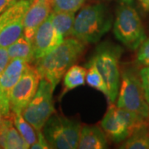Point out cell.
I'll list each match as a JSON object with an SVG mask.
<instances>
[{"label":"cell","instance_id":"6da1fadb","mask_svg":"<svg viewBox=\"0 0 149 149\" xmlns=\"http://www.w3.org/2000/svg\"><path fill=\"white\" fill-rule=\"evenodd\" d=\"M85 43L75 37H66L57 47L36 61V68L42 79L49 81L55 89L65 72L84 53Z\"/></svg>","mask_w":149,"mask_h":149},{"label":"cell","instance_id":"7a4b0ae2","mask_svg":"<svg viewBox=\"0 0 149 149\" xmlns=\"http://www.w3.org/2000/svg\"><path fill=\"white\" fill-rule=\"evenodd\" d=\"M113 17L102 3H91L75 17L72 37L85 44L98 42L112 27Z\"/></svg>","mask_w":149,"mask_h":149},{"label":"cell","instance_id":"3957f363","mask_svg":"<svg viewBox=\"0 0 149 149\" xmlns=\"http://www.w3.org/2000/svg\"><path fill=\"white\" fill-rule=\"evenodd\" d=\"M122 49L117 45L104 42L96 47L91 59L102 74L107 85L109 95L108 100L114 104L118 95L120 87L119 59Z\"/></svg>","mask_w":149,"mask_h":149},{"label":"cell","instance_id":"277c9868","mask_svg":"<svg viewBox=\"0 0 149 149\" xmlns=\"http://www.w3.org/2000/svg\"><path fill=\"white\" fill-rule=\"evenodd\" d=\"M117 106L149 121V104L145 98L139 72L133 66L123 68Z\"/></svg>","mask_w":149,"mask_h":149},{"label":"cell","instance_id":"5b68a950","mask_svg":"<svg viewBox=\"0 0 149 149\" xmlns=\"http://www.w3.org/2000/svg\"><path fill=\"white\" fill-rule=\"evenodd\" d=\"M148 123L137 114L110 104L100 122L107 138L115 143L125 141L132 133Z\"/></svg>","mask_w":149,"mask_h":149},{"label":"cell","instance_id":"8992f818","mask_svg":"<svg viewBox=\"0 0 149 149\" xmlns=\"http://www.w3.org/2000/svg\"><path fill=\"white\" fill-rule=\"evenodd\" d=\"M81 124L76 119L54 113L42 129L51 148H78Z\"/></svg>","mask_w":149,"mask_h":149},{"label":"cell","instance_id":"52a82bcc","mask_svg":"<svg viewBox=\"0 0 149 149\" xmlns=\"http://www.w3.org/2000/svg\"><path fill=\"white\" fill-rule=\"evenodd\" d=\"M113 34L117 40L130 50L138 49L146 39L143 24L133 7L123 3L118 8Z\"/></svg>","mask_w":149,"mask_h":149},{"label":"cell","instance_id":"ba28073f","mask_svg":"<svg viewBox=\"0 0 149 149\" xmlns=\"http://www.w3.org/2000/svg\"><path fill=\"white\" fill-rule=\"evenodd\" d=\"M53 86L42 79L37 92L22 114L37 131H41L50 117L55 113L52 95Z\"/></svg>","mask_w":149,"mask_h":149},{"label":"cell","instance_id":"9c48e42d","mask_svg":"<svg viewBox=\"0 0 149 149\" xmlns=\"http://www.w3.org/2000/svg\"><path fill=\"white\" fill-rule=\"evenodd\" d=\"M33 0H19L0 14V47L7 48L23 34L26 13Z\"/></svg>","mask_w":149,"mask_h":149},{"label":"cell","instance_id":"30bf717a","mask_svg":"<svg viewBox=\"0 0 149 149\" xmlns=\"http://www.w3.org/2000/svg\"><path fill=\"white\" fill-rule=\"evenodd\" d=\"M42 77L36 66L29 65L9 94L12 113H22L37 92Z\"/></svg>","mask_w":149,"mask_h":149},{"label":"cell","instance_id":"8fae6325","mask_svg":"<svg viewBox=\"0 0 149 149\" xmlns=\"http://www.w3.org/2000/svg\"><path fill=\"white\" fill-rule=\"evenodd\" d=\"M63 41L64 37L53 26L50 14L37 28L32 38L34 61L42 58L47 54L57 47Z\"/></svg>","mask_w":149,"mask_h":149},{"label":"cell","instance_id":"7c38bea8","mask_svg":"<svg viewBox=\"0 0 149 149\" xmlns=\"http://www.w3.org/2000/svg\"><path fill=\"white\" fill-rule=\"evenodd\" d=\"M52 9V0H33L26 13L23 22V35L32 41L37 28L47 18Z\"/></svg>","mask_w":149,"mask_h":149},{"label":"cell","instance_id":"4fadbf2b","mask_svg":"<svg viewBox=\"0 0 149 149\" xmlns=\"http://www.w3.org/2000/svg\"><path fill=\"white\" fill-rule=\"evenodd\" d=\"M30 63L22 59L10 60L0 74V85L6 95L9 98L12 89L21 78Z\"/></svg>","mask_w":149,"mask_h":149},{"label":"cell","instance_id":"5bb4252c","mask_svg":"<svg viewBox=\"0 0 149 149\" xmlns=\"http://www.w3.org/2000/svg\"><path fill=\"white\" fill-rule=\"evenodd\" d=\"M108 145V138L102 128L96 125H85L81 128L78 148L104 149Z\"/></svg>","mask_w":149,"mask_h":149},{"label":"cell","instance_id":"9a60e30c","mask_svg":"<svg viewBox=\"0 0 149 149\" xmlns=\"http://www.w3.org/2000/svg\"><path fill=\"white\" fill-rule=\"evenodd\" d=\"M10 60L22 59L31 63L34 61V52L32 41L27 39L23 34L10 46L7 47Z\"/></svg>","mask_w":149,"mask_h":149},{"label":"cell","instance_id":"2e32d148","mask_svg":"<svg viewBox=\"0 0 149 149\" xmlns=\"http://www.w3.org/2000/svg\"><path fill=\"white\" fill-rule=\"evenodd\" d=\"M86 73L87 68L77 65H73L64 74L63 90L61 95H64L68 91H72L80 85H85Z\"/></svg>","mask_w":149,"mask_h":149},{"label":"cell","instance_id":"e0dca14e","mask_svg":"<svg viewBox=\"0 0 149 149\" xmlns=\"http://www.w3.org/2000/svg\"><path fill=\"white\" fill-rule=\"evenodd\" d=\"M52 22L55 28L63 37H69L72 35L75 15L74 13L56 12L51 13Z\"/></svg>","mask_w":149,"mask_h":149},{"label":"cell","instance_id":"ac0fdd59","mask_svg":"<svg viewBox=\"0 0 149 149\" xmlns=\"http://www.w3.org/2000/svg\"><path fill=\"white\" fill-rule=\"evenodd\" d=\"M120 148L149 149V124L135 130L124 141Z\"/></svg>","mask_w":149,"mask_h":149},{"label":"cell","instance_id":"d6986e66","mask_svg":"<svg viewBox=\"0 0 149 149\" xmlns=\"http://www.w3.org/2000/svg\"><path fill=\"white\" fill-rule=\"evenodd\" d=\"M13 122L15 128L31 147L37 141V130L23 118L22 113H13Z\"/></svg>","mask_w":149,"mask_h":149},{"label":"cell","instance_id":"ffe728a7","mask_svg":"<svg viewBox=\"0 0 149 149\" xmlns=\"http://www.w3.org/2000/svg\"><path fill=\"white\" fill-rule=\"evenodd\" d=\"M86 66H87V73L85 78L86 83L91 87L100 91L104 95L108 97L109 91L105 84V81L104 80L102 74H100V72L99 71V70L97 69L95 65L90 61L88 64L86 65Z\"/></svg>","mask_w":149,"mask_h":149},{"label":"cell","instance_id":"44dd1931","mask_svg":"<svg viewBox=\"0 0 149 149\" xmlns=\"http://www.w3.org/2000/svg\"><path fill=\"white\" fill-rule=\"evenodd\" d=\"M29 148L30 146L13 124L7 133L5 149H27Z\"/></svg>","mask_w":149,"mask_h":149},{"label":"cell","instance_id":"7402d4cb","mask_svg":"<svg viewBox=\"0 0 149 149\" xmlns=\"http://www.w3.org/2000/svg\"><path fill=\"white\" fill-rule=\"evenodd\" d=\"M85 0H52V8L56 12L76 13Z\"/></svg>","mask_w":149,"mask_h":149},{"label":"cell","instance_id":"603a6c76","mask_svg":"<svg viewBox=\"0 0 149 149\" xmlns=\"http://www.w3.org/2000/svg\"><path fill=\"white\" fill-rule=\"evenodd\" d=\"M137 61L143 66H149V37L146 38L139 46Z\"/></svg>","mask_w":149,"mask_h":149},{"label":"cell","instance_id":"cb8c5ba5","mask_svg":"<svg viewBox=\"0 0 149 149\" xmlns=\"http://www.w3.org/2000/svg\"><path fill=\"white\" fill-rule=\"evenodd\" d=\"M146 100L149 104V66H144L139 71Z\"/></svg>","mask_w":149,"mask_h":149},{"label":"cell","instance_id":"d4e9b609","mask_svg":"<svg viewBox=\"0 0 149 149\" xmlns=\"http://www.w3.org/2000/svg\"><path fill=\"white\" fill-rule=\"evenodd\" d=\"M37 141L30 147L32 149H49L51 148L50 145L48 144L47 139H45L43 135L42 131H37Z\"/></svg>","mask_w":149,"mask_h":149},{"label":"cell","instance_id":"484cf974","mask_svg":"<svg viewBox=\"0 0 149 149\" xmlns=\"http://www.w3.org/2000/svg\"><path fill=\"white\" fill-rule=\"evenodd\" d=\"M19 0H0V14L15 4Z\"/></svg>","mask_w":149,"mask_h":149},{"label":"cell","instance_id":"4316f807","mask_svg":"<svg viewBox=\"0 0 149 149\" xmlns=\"http://www.w3.org/2000/svg\"><path fill=\"white\" fill-rule=\"evenodd\" d=\"M140 3L144 10L149 11V0H140Z\"/></svg>","mask_w":149,"mask_h":149},{"label":"cell","instance_id":"83f0119b","mask_svg":"<svg viewBox=\"0 0 149 149\" xmlns=\"http://www.w3.org/2000/svg\"><path fill=\"white\" fill-rule=\"evenodd\" d=\"M3 106H2V104L0 102V120L2 118H3Z\"/></svg>","mask_w":149,"mask_h":149}]
</instances>
